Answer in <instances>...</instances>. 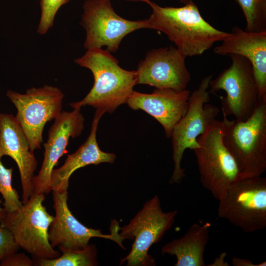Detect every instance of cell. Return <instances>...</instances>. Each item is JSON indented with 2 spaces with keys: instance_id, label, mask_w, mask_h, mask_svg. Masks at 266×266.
Returning <instances> with one entry per match:
<instances>
[{
  "instance_id": "6da1fadb",
  "label": "cell",
  "mask_w": 266,
  "mask_h": 266,
  "mask_svg": "<svg viewBox=\"0 0 266 266\" xmlns=\"http://www.w3.org/2000/svg\"><path fill=\"white\" fill-rule=\"evenodd\" d=\"M150 29L166 34L185 57L200 55L229 33L219 30L202 17L193 1L179 7H162L150 1Z\"/></svg>"
},
{
  "instance_id": "7a4b0ae2",
  "label": "cell",
  "mask_w": 266,
  "mask_h": 266,
  "mask_svg": "<svg viewBox=\"0 0 266 266\" xmlns=\"http://www.w3.org/2000/svg\"><path fill=\"white\" fill-rule=\"evenodd\" d=\"M74 62L91 71L94 83L83 100L70 103L69 106L75 108L89 105L111 114L126 103L136 85L135 70L122 68L111 52L101 48L87 50Z\"/></svg>"
},
{
  "instance_id": "3957f363",
  "label": "cell",
  "mask_w": 266,
  "mask_h": 266,
  "mask_svg": "<svg viewBox=\"0 0 266 266\" xmlns=\"http://www.w3.org/2000/svg\"><path fill=\"white\" fill-rule=\"evenodd\" d=\"M223 116L224 141L241 178L261 176L266 169V97L245 121Z\"/></svg>"
},
{
  "instance_id": "277c9868",
  "label": "cell",
  "mask_w": 266,
  "mask_h": 266,
  "mask_svg": "<svg viewBox=\"0 0 266 266\" xmlns=\"http://www.w3.org/2000/svg\"><path fill=\"white\" fill-rule=\"evenodd\" d=\"M200 147L193 150L200 181L216 200L225 195L228 187L241 178L234 158L224 141L222 121L215 120L198 136Z\"/></svg>"
},
{
  "instance_id": "5b68a950",
  "label": "cell",
  "mask_w": 266,
  "mask_h": 266,
  "mask_svg": "<svg viewBox=\"0 0 266 266\" xmlns=\"http://www.w3.org/2000/svg\"><path fill=\"white\" fill-rule=\"evenodd\" d=\"M45 195L33 193L18 210L5 212L0 226L8 229L20 248L33 258L52 259L61 255L48 239V231L54 216L43 205Z\"/></svg>"
},
{
  "instance_id": "8992f818",
  "label": "cell",
  "mask_w": 266,
  "mask_h": 266,
  "mask_svg": "<svg viewBox=\"0 0 266 266\" xmlns=\"http://www.w3.org/2000/svg\"><path fill=\"white\" fill-rule=\"evenodd\" d=\"M212 78V75L204 77L191 93L187 110L173 129L171 137L174 168L169 180L171 184L180 183L185 176V169L181 167L185 151L200 147L198 136L206 132L219 114L216 106L207 103L210 100L208 89Z\"/></svg>"
},
{
  "instance_id": "52a82bcc",
  "label": "cell",
  "mask_w": 266,
  "mask_h": 266,
  "mask_svg": "<svg viewBox=\"0 0 266 266\" xmlns=\"http://www.w3.org/2000/svg\"><path fill=\"white\" fill-rule=\"evenodd\" d=\"M218 215L244 233L266 227V178H241L231 184L219 200Z\"/></svg>"
},
{
  "instance_id": "ba28073f",
  "label": "cell",
  "mask_w": 266,
  "mask_h": 266,
  "mask_svg": "<svg viewBox=\"0 0 266 266\" xmlns=\"http://www.w3.org/2000/svg\"><path fill=\"white\" fill-rule=\"evenodd\" d=\"M230 66L209 82V93L220 90L226 93L221 98L223 115L233 116L235 120L245 121L253 113L260 101L259 90L251 63L237 54L228 55Z\"/></svg>"
},
{
  "instance_id": "9c48e42d",
  "label": "cell",
  "mask_w": 266,
  "mask_h": 266,
  "mask_svg": "<svg viewBox=\"0 0 266 266\" xmlns=\"http://www.w3.org/2000/svg\"><path fill=\"white\" fill-rule=\"evenodd\" d=\"M177 214V210L164 212L157 195L147 201L129 224L120 228L119 233L124 240H134L130 252L120 264L127 261V266H155L149 250L171 227Z\"/></svg>"
},
{
  "instance_id": "30bf717a",
  "label": "cell",
  "mask_w": 266,
  "mask_h": 266,
  "mask_svg": "<svg viewBox=\"0 0 266 266\" xmlns=\"http://www.w3.org/2000/svg\"><path fill=\"white\" fill-rule=\"evenodd\" d=\"M83 10L80 24L86 31L84 46L87 50L105 46L115 53L127 35L139 29H150L147 19L132 21L118 15L110 0H87Z\"/></svg>"
},
{
  "instance_id": "8fae6325",
  "label": "cell",
  "mask_w": 266,
  "mask_h": 266,
  "mask_svg": "<svg viewBox=\"0 0 266 266\" xmlns=\"http://www.w3.org/2000/svg\"><path fill=\"white\" fill-rule=\"evenodd\" d=\"M7 96L17 109L15 117L28 140L31 151L40 148L46 123L62 111L64 94L59 88L45 85L28 89L25 94L8 90Z\"/></svg>"
},
{
  "instance_id": "7c38bea8",
  "label": "cell",
  "mask_w": 266,
  "mask_h": 266,
  "mask_svg": "<svg viewBox=\"0 0 266 266\" xmlns=\"http://www.w3.org/2000/svg\"><path fill=\"white\" fill-rule=\"evenodd\" d=\"M52 197L55 215L48 231V239L52 247L81 249L88 246L92 237H97L110 239L125 249L122 244L124 239L119 233L120 228L116 220L112 221L110 234H102L100 230L86 227L73 215L67 205V191L52 190Z\"/></svg>"
},
{
  "instance_id": "4fadbf2b",
  "label": "cell",
  "mask_w": 266,
  "mask_h": 266,
  "mask_svg": "<svg viewBox=\"0 0 266 266\" xmlns=\"http://www.w3.org/2000/svg\"><path fill=\"white\" fill-rule=\"evenodd\" d=\"M186 58L172 46L150 50L135 70L136 85L178 91L187 89L191 74L186 67Z\"/></svg>"
},
{
  "instance_id": "5bb4252c",
  "label": "cell",
  "mask_w": 266,
  "mask_h": 266,
  "mask_svg": "<svg viewBox=\"0 0 266 266\" xmlns=\"http://www.w3.org/2000/svg\"><path fill=\"white\" fill-rule=\"evenodd\" d=\"M81 107L71 112L62 111L55 118L43 144L44 158L37 175L32 180L33 193L48 195L52 191L51 175L59 160L64 154L70 137L79 136L84 129V118Z\"/></svg>"
},
{
  "instance_id": "9a60e30c",
  "label": "cell",
  "mask_w": 266,
  "mask_h": 266,
  "mask_svg": "<svg viewBox=\"0 0 266 266\" xmlns=\"http://www.w3.org/2000/svg\"><path fill=\"white\" fill-rule=\"evenodd\" d=\"M191 92L187 89L156 88L150 94L133 91L126 103L133 110L141 109L156 119L171 138L175 125L185 114Z\"/></svg>"
},
{
  "instance_id": "2e32d148",
  "label": "cell",
  "mask_w": 266,
  "mask_h": 266,
  "mask_svg": "<svg viewBox=\"0 0 266 266\" xmlns=\"http://www.w3.org/2000/svg\"><path fill=\"white\" fill-rule=\"evenodd\" d=\"M0 154L10 157L17 165L22 189V202L25 203L33 194L32 180L38 162L21 127L12 114L0 113Z\"/></svg>"
},
{
  "instance_id": "e0dca14e",
  "label": "cell",
  "mask_w": 266,
  "mask_h": 266,
  "mask_svg": "<svg viewBox=\"0 0 266 266\" xmlns=\"http://www.w3.org/2000/svg\"><path fill=\"white\" fill-rule=\"evenodd\" d=\"M222 56L237 54L251 64L259 90L260 100L266 97V32H250L237 26L214 49Z\"/></svg>"
},
{
  "instance_id": "ac0fdd59",
  "label": "cell",
  "mask_w": 266,
  "mask_h": 266,
  "mask_svg": "<svg viewBox=\"0 0 266 266\" xmlns=\"http://www.w3.org/2000/svg\"><path fill=\"white\" fill-rule=\"evenodd\" d=\"M105 113L102 110L97 109L87 140L75 152L67 155L65 163L61 167L53 170L52 191H67L70 177L79 168L90 165H98L103 163L113 164L114 162L116 155L101 151L96 139L99 121Z\"/></svg>"
},
{
  "instance_id": "d6986e66",
  "label": "cell",
  "mask_w": 266,
  "mask_h": 266,
  "mask_svg": "<svg viewBox=\"0 0 266 266\" xmlns=\"http://www.w3.org/2000/svg\"><path fill=\"white\" fill-rule=\"evenodd\" d=\"M210 226L209 223L193 224L182 237L165 244L162 253L175 256V266H205L203 255L209 241Z\"/></svg>"
},
{
  "instance_id": "ffe728a7",
  "label": "cell",
  "mask_w": 266,
  "mask_h": 266,
  "mask_svg": "<svg viewBox=\"0 0 266 266\" xmlns=\"http://www.w3.org/2000/svg\"><path fill=\"white\" fill-rule=\"evenodd\" d=\"M62 253L52 259L34 258V266H96L98 265L96 246L89 244L81 249L67 250L59 248Z\"/></svg>"
},
{
  "instance_id": "44dd1931",
  "label": "cell",
  "mask_w": 266,
  "mask_h": 266,
  "mask_svg": "<svg viewBox=\"0 0 266 266\" xmlns=\"http://www.w3.org/2000/svg\"><path fill=\"white\" fill-rule=\"evenodd\" d=\"M243 11L246 21L245 30L266 32V0H235Z\"/></svg>"
},
{
  "instance_id": "7402d4cb",
  "label": "cell",
  "mask_w": 266,
  "mask_h": 266,
  "mask_svg": "<svg viewBox=\"0 0 266 266\" xmlns=\"http://www.w3.org/2000/svg\"><path fill=\"white\" fill-rule=\"evenodd\" d=\"M0 154V194L4 202L3 208L7 213L19 209L23 205L18 192L12 186L13 168H7L2 164Z\"/></svg>"
},
{
  "instance_id": "603a6c76",
  "label": "cell",
  "mask_w": 266,
  "mask_h": 266,
  "mask_svg": "<svg viewBox=\"0 0 266 266\" xmlns=\"http://www.w3.org/2000/svg\"><path fill=\"white\" fill-rule=\"evenodd\" d=\"M70 0H41V16L37 33L45 34L54 23V19L59 8Z\"/></svg>"
},
{
  "instance_id": "cb8c5ba5",
  "label": "cell",
  "mask_w": 266,
  "mask_h": 266,
  "mask_svg": "<svg viewBox=\"0 0 266 266\" xmlns=\"http://www.w3.org/2000/svg\"><path fill=\"white\" fill-rule=\"evenodd\" d=\"M19 248L10 231L0 226V261L8 255L17 252Z\"/></svg>"
},
{
  "instance_id": "d4e9b609",
  "label": "cell",
  "mask_w": 266,
  "mask_h": 266,
  "mask_svg": "<svg viewBox=\"0 0 266 266\" xmlns=\"http://www.w3.org/2000/svg\"><path fill=\"white\" fill-rule=\"evenodd\" d=\"M34 261L24 253H13L0 261V266H33Z\"/></svg>"
},
{
  "instance_id": "484cf974",
  "label": "cell",
  "mask_w": 266,
  "mask_h": 266,
  "mask_svg": "<svg viewBox=\"0 0 266 266\" xmlns=\"http://www.w3.org/2000/svg\"><path fill=\"white\" fill-rule=\"evenodd\" d=\"M232 264L233 266H266V262L256 264L250 260L234 257L232 259Z\"/></svg>"
},
{
  "instance_id": "4316f807",
  "label": "cell",
  "mask_w": 266,
  "mask_h": 266,
  "mask_svg": "<svg viewBox=\"0 0 266 266\" xmlns=\"http://www.w3.org/2000/svg\"><path fill=\"white\" fill-rule=\"evenodd\" d=\"M226 256L225 252L222 253L218 257L216 258L214 262L209 266H229L226 262L225 258Z\"/></svg>"
},
{
  "instance_id": "83f0119b",
  "label": "cell",
  "mask_w": 266,
  "mask_h": 266,
  "mask_svg": "<svg viewBox=\"0 0 266 266\" xmlns=\"http://www.w3.org/2000/svg\"><path fill=\"white\" fill-rule=\"evenodd\" d=\"M1 203H2V201L1 200H0V222L3 218L5 213L4 209L0 207Z\"/></svg>"
},
{
  "instance_id": "f1b7e54d",
  "label": "cell",
  "mask_w": 266,
  "mask_h": 266,
  "mask_svg": "<svg viewBox=\"0 0 266 266\" xmlns=\"http://www.w3.org/2000/svg\"><path fill=\"white\" fill-rule=\"evenodd\" d=\"M179 1L184 5L193 1V0H179Z\"/></svg>"
},
{
  "instance_id": "f546056e",
  "label": "cell",
  "mask_w": 266,
  "mask_h": 266,
  "mask_svg": "<svg viewBox=\"0 0 266 266\" xmlns=\"http://www.w3.org/2000/svg\"><path fill=\"white\" fill-rule=\"evenodd\" d=\"M125 0L130 1H141V2H146L147 4H149L150 2L151 1L150 0Z\"/></svg>"
}]
</instances>
